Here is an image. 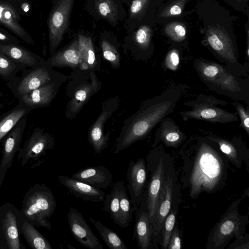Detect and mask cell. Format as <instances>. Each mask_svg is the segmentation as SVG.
Returning <instances> with one entry per match:
<instances>
[{
	"label": "cell",
	"instance_id": "1",
	"mask_svg": "<svg viewBox=\"0 0 249 249\" xmlns=\"http://www.w3.org/2000/svg\"><path fill=\"white\" fill-rule=\"evenodd\" d=\"M178 156L181 182L192 199H197L202 193L211 194L225 187L230 162L217 143L198 130L184 143Z\"/></svg>",
	"mask_w": 249,
	"mask_h": 249
},
{
	"label": "cell",
	"instance_id": "2",
	"mask_svg": "<svg viewBox=\"0 0 249 249\" xmlns=\"http://www.w3.org/2000/svg\"><path fill=\"white\" fill-rule=\"evenodd\" d=\"M188 89L185 84H172L158 95L143 101L138 110L124 121L116 139L114 153L145 139L162 119L174 111Z\"/></svg>",
	"mask_w": 249,
	"mask_h": 249
},
{
	"label": "cell",
	"instance_id": "3",
	"mask_svg": "<svg viewBox=\"0 0 249 249\" xmlns=\"http://www.w3.org/2000/svg\"><path fill=\"white\" fill-rule=\"evenodd\" d=\"M193 66L210 90L249 105V78L237 75L222 64L203 58L195 59Z\"/></svg>",
	"mask_w": 249,
	"mask_h": 249
},
{
	"label": "cell",
	"instance_id": "4",
	"mask_svg": "<svg viewBox=\"0 0 249 249\" xmlns=\"http://www.w3.org/2000/svg\"><path fill=\"white\" fill-rule=\"evenodd\" d=\"M146 169L149 178L140 205L146 209L153 225L160 196L173 158L165 152L164 145L160 143L151 148L146 156Z\"/></svg>",
	"mask_w": 249,
	"mask_h": 249
},
{
	"label": "cell",
	"instance_id": "5",
	"mask_svg": "<svg viewBox=\"0 0 249 249\" xmlns=\"http://www.w3.org/2000/svg\"><path fill=\"white\" fill-rule=\"evenodd\" d=\"M242 198L233 201L211 229L206 241V249H224L232 238L242 237L246 233L249 214L242 215L238 211Z\"/></svg>",
	"mask_w": 249,
	"mask_h": 249
},
{
	"label": "cell",
	"instance_id": "6",
	"mask_svg": "<svg viewBox=\"0 0 249 249\" xmlns=\"http://www.w3.org/2000/svg\"><path fill=\"white\" fill-rule=\"evenodd\" d=\"M189 108L179 112L184 121L194 119L212 123L227 124L237 121V112L228 111L220 106H226L229 103L212 95L200 93L195 99L183 103Z\"/></svg>",
	"mask_w": 249,
	"mask_h": 249
},
{
	"label": "cell",
	"instance_id": "7",
	"mask_svg": "<svg viewBox=\"0 0 249 249\" xmlns=\"http://www.w3.org/2000/svg\"><path fill=\"white\" fill-rule=\"evenodd\" d=\"M180 189V186L172 160L165 178L153 224L154 236L157 243L158 236L166 216L172 208L178 207L181 202Z\"/></svg>",
	"mask_w": 249,
	"mask_h": 249
},
{
	"label": "cell",
	"instance_id": "8",
	"mask_svg": "<svg viewBox=\"0 0 249 249\" xmlns=\"http://www.w3.org/2000/svg\"><path fill=\"white\" fill-rule=\"evenodd\" d=\"M56 203L52 191L43 186L28 196L22 212L36 225L51 230L49 219L55 210Z\"/></svg>",
	"mask_w": 249,
	"mask_h": 249
},
{
	"label": "cell",
	"instance_id": "9",
	"mask_svg": "<svg viewBox=\"0 0 249 249\" xmlns=\"http://www.w3.org/2000/svg\"><path fill=\"white\" fill-rule=\"evenodd\" d=\"M203 135L215 142L220 150L226 156L230 163L241 168L243 162L249 169V149L242 135L232 137L216 134L207 129H198Z\"/></svg>",
	"mask_w": 249,
	"mask_h": 249
},
{
	"label": "cell",
	"instance_id": "10",
	"mask_svg": "<svg viewBox=\"0 0 249 249\" xmlns=\"http://www.w3.org/2000/svg\"><path fill=\"white\" fill-rule=\"evenodd\" d=\"M21 77L16 76L6 83L14 95L18 99L32 91L44 86L55 78L54 72L46 64L22 71Z\"/></svg>",
	"mask_w": 249,
	"mask_h": 249
},
{
	"label": "cell",
	"instance_id": "11",
	"mask_svg": "<svg viewBox=\"0 0 249 249\" xmlns=\"http://www.w3.org/2000/svg\"><path fill=\"white\" fill-rule=\"evenodd\" d=\"M74 0H56L53 4L48 20L51 55L59 46L68 28Z\"/></svg>",
	"mask_w": 249,
	"mask_h": 249
},
{
	"label": "cell",
	"instance_id": "12",
	"mask_svg": "<svg viewBox=\"0 0 249 249\" xmlns=\"http://www.w3.org/2000/svg\"><path fill=\"white\" fill-rule=\"evenodd\" d=\"M148 173L145 160H131L126 173L127 187L135 212L138 209L147 183Z\"/></svg>",
	"mask_w": 249,
	"mask_h": 249
},
{
	"label": "cell",
	"instance_id": "13",
	"mask_svg": "<svg viewBox=\"0 0 249 249\" xmlns=\"http://www.w3.org/2000/svg\"><path fill=\"white\" fill-rule=\"evenodd\" d=\"M54 145L53 136L39 127H36L24 144L20 147L18 159L21 160V165H24L30 160L36 159L44 155Z\"/></svg>",
	"mask_w": 249,
	"mask_h": 249
},
{
	"label": "cell",
	"instance_id": "14",
	"mask_svg": "<svg viewBox=\"0 0 249 249\" xmlns=\"http://www.w3.org/2000/svg\"><path fill=\"white\" fill-rule=\"evenodd\" d=\"M118 104L117 97L106 100L103 104L101 113L89 129L88 140L97 153H101L108 147L109 134L104 135V124L117 109Z\"/></svg>",
	"mask_w": 249,
	"mask_h": 249
},
{
	"label": "cell",
	"instance_id": "15",
	"mask_svg": "<svg viewBox=\"0 0 249 249\" xmlns=\"http://www.w3.org/2000/svg\"><path fill=\"white\" fill-rule=\"evenodd\" d=\"M68 221L71 234L83 246L90 249H103L82 214L72 207L70 208Z\"/></svg>",
	"mask_w": 249,
	"mask_h": 249
},
{
	"label": "cell",
	"instance_id": "16",
	"mask_svg": "<svg viewBox=\"0 0 249 249\" xmlns=\"http://www.w3.org/2000/svg\"><path fill=\"white\" fill-rule=\"evenodd\" d=\"M159 124L151 148L160 143L167 148H177L186 141V134L172 118L167 116Z\"/></svg>",
	"mask_w": 249,
	"mask_h": 249
},
{
	"label": "cell",
	"instance_id": "17",
	"mask_svg": "<svg viewBox=\"0 0 249 249\" xmlns=\"http://www.w3.org/2000/svg\"><path fill=\"white\" fill-rule=\"evenodd\" d=\"M20 14L8 0H0V24L22 41L34 45L31 36L21 26Z\"/></svg>",
	"mask_w": 249,
	"mask_h": 249
},
{
	"label": "cell",
	"instance_id": "18",
	"mask_svg": "<svg viewBox=\"0 0 249 249\" xmlns=\"http://www.w3.org/2000/svg\"><path fill=\"white\" fill-rule=\"evenodd\" d=\"M136 213L134 238H136L139 248L140 249H158L153 225L146 209L140 205Z\"/></svg>",
	"mask_w": 249,
	"mask_h": 249
},
{
	"label": "cell",
	"instance_id": "19",
	"mask_svg": "<svg viewBox=\"0 0 249 249\" xmlns=\"http://www.w3.org/2000/svg\"><path fill=\"white\" fill-rule=\"evenodd\" d=\"M57 179L71 194L85 201L98 202L104 200L105 193L101 189L67 176H58Z\"/></svg>",
	"mask_w": 249,
	"mask_h": 249
},
{
	"label": "cell",
	"instance_id": "20",
	"mask_svg": "<svg viewBox=\"0 0 249 249\" xmlns=\"http://www.w3.org/2000/svg\"><path fill=\"white\" fill-rule=\"evenodd\" d=\"M27 124L26 116L22 118L4 136L2 142L1 167L7 169L10 167L16 153L20 148L23 133Z\"/></svg>",
	"mask_w": 249,
	"mask_h": 249
},
{
	"label": "cell",
	"instance_id": "21",
	"mask_svg": "<svg viewBox=\"0 0 249 249\" xmlns=\"http://www.w3.org/2000/svg\"><path fill=\"white\" fill-rule=\"evenodd\" d=\"M59 86V83L55 78L49 83L18 98V103L33 110L46 107L50 105L56 95Z\"/></svg>",
	"mask_w": 249,
	"mask_h": 249
},
{
	"label": "cell",
	"instance_id": "22",
	"mask_svg": "<svg viewBox=\"0 0 249 249\" xmlns=\"http://www.w3.org/2000/svg\"><path fill=\"white\" fill-rule=\"evenodd\" d=\"M0 53L26 68H34L46 65L43 58L20 44H0Z\"/></svg>",
	"mask_w": 249,
	"mask_h": 249
},
{
	"label": "cell",
	"instance_id": "23",
	"mask_svg": "<svg viewBox=\"0 0 249 249\" xmlns=\"http://www.w3.org/2000/svg\"><path fill=\"white\" fill-rule=\"evenodd\" d=\"M71 177L101 189L107 188L112 181L110 171L102 165L86 167L72 174Z\"/></svg>",
	"mask_w": 249,
	"mask_h": 249
},
{
	"label": "cell",
	"instance_id": "24",
	"mask_svg": "<svg viewBox=\"0 0 249 249\" xmlns=\"http://www.w3.org/2000/svg\"><path fill=\"white\" fill-rule=\"evenodd\" d=\"M90 82L80 86L70 101L66 110L68 119L74 117L92 95L99 89V83L95 74L91 73Z\"/></svg>",
	"mask_w": 249,
	"mask_h": 249
},
{
	"label": "cell",
	"instance_id": "25",
	"mask_svg": "<svg viewBox=\"0 0 249 249\" xmlns=\"http://www.w3.org/2000/svg\"><path fill=\"white\" fill-rule=\"evenodd\" d=\"M45 63L51 69L54 67L75 68L82 66L78 40L73 42L64 50L53 53L49 59L45 61Z\"/></svg>",
	"mask_w": 249,
	"mask_h": 249
},
{
	"label": "cell",
	"instance_id": "26",
	"mask_svg": "<svg viewBox=\"0 0 249 249\" xmlns=\"http://www.w3.org/2000/svg\"><path fill=\"white\" fill-rule=\"evenodd\" d=\"M33 109L24 105L18 104L12 109L0 116V141L1 140L23 117Z\"/></svg>",
	"mask_w": 249,
	"mask_h": 249
},
{
	"label": "cell",
	"instance_id": "27",
	"mask_svg": "<svg viewBox=\"0 0 249 249\" xmlns=\"http://www.w3.org/2000/svg\"><path fill=\"white\" fill-rule=\"evenodd\" d=\"M120 180L114 184L110 193L105 196L103 209L109 213L114 223L123 228V223L120 209L119 198Z\"/></svg>",
	"mask_w": 249,
	"mask_h": 249
},
{
	"label": "cell",
	"instance_id": "28",
	"mask_svg": "<svg viewBox=\"0 0 249 249\" xmlns=\"http://www.w3.org/2000/svg\"><path fill=\"white\" fill-rule=\"evenodd\" d=\"M2 230L9 249H19L20 243L16 217L10 211L7 212L2 222Z\"/></svg>",
	"mask_w": 249,
	"mask_h": 249
},
{
	"label": "cell",
	"instance_id": "29",
	"mask_svg": "<svg viewBox=\"0 0 249 249\" xmlns=\"http://www.w3.org/2000/svg\"><path fill=\"white\" fill-rule=\"evenodd\" d=\"M89 220L96 228L104 242L109 249H127L124 241L115 232L90 216Z\"/></svg>",
	"mask_w": 249,
	"mask_h": 249
},
{
	"label": "cell",
	"instance_id": "30",
	"mask_svg": "<svg viewBox=\"0 0 249 249\" xmlns=\"http://www.w3.org/2000/svg\"><path fill=\"white\" fill-rule=\"evenodd\" d=\"M22 234L29 245L35 249H52L48 241L30 223L25 221Z\"/></svg>",
	"mask_w": 249,
	"mask_h": 249
},
{
	"label": "cell",
	"instance_id": "31",
	"mask_svg": "<svg viewBox=\"0 0 249 249\" xmlns=\"http://www.w3.org/2000/svg\"><path fill=\"white\" fill-rule=\"evenodd\" d=\"M77 40L83 68H93L96 64V56L91 38L79 35Z\"/></svg>",
	"mask_w": 249,
	"mask_h": 249
},
{
	"label": "cell",
	"instance_id": "32",
	"mask_svg": "<svg viewBox=\"0 0 249 249\" xmlns=\"http://www.w3.org/2000/svg\"><path fill=\"white\" fill-rule=\"evenodd\" d=\"M119 198L123 228H125L128 226L132 222L133 213L135 210L128 197L124 182L121 180H120Z\"/></svg>",
	"mask_w": 249,
	"mask_h": 249
},
{
	"label": "cell",
	"instance_id": "33",
	"mask_svg": "<svg viewBox=\"0 0 249 249\" xmlns=\"http://www.w3.org/2000/svg\"><path fill=\"white\" fill-rule=\"evenodd\" d=\"M93 2L99 16L111 23L119 19V5L114 0H93Z\"/></svg>",
	"mask_w": 249,
	"mask_h": 249
},
{
	"label": "cell",
	"instance_id": "34",
	"mask_svg": "<svg viewBox=\"0 0 249 249\" xmlns=\"http://www.w3.org/2000/svg\"><path fill=\"white\" fill-rule=\"evenodd\" d=\"M27 69L0 53V77L6 83L12 81L20 71Z\"/></svg>",
	"mask_w": 249,
	"mask_h": 249
},
{
	"label": "cell",
	"instance_id": "35",
	"mask_svg": "<svg viewBox=\"0 0 249 249\" xmlns=\"http://www.w3.org/2000/svg\"><path fill=\"white\" fill-rule=\"evenodd\" d=\"M178 210V207L172 208L164 221L162 229L159 234H161V236L158 240V243L162 249L167 248L171 235L176 223V217Z\"/></svg>",
	"mask_w": 249,
	"mask_h": 249
},
{
	"label": "cell",
	"instance_id": "36",
	"mask_svg": "<svg viewBox=\"0 0 249 249\" xmlns=\"http://www.w3.org/2000/svg\"><path fill=\"white\" fill-rule=\"evenodd\" d=\"M101 48L104 58L113 67H118L120 64V55L115 47L108 41L103 40L101 42Z\"/></svg>",
	"mask_w": 249,
	"mask_h": 249
},
{
	"label": "cell",
	"instance_id": "37",
	"mask_svg": "<svg viewBox=\"0 0 249 249\" xmlns=\"http://www.w3.org/2000/svg\"><path fill=\"white\" fill-rule=\"evenodd\" d=\"M235 107L240 120L239 127L243 128L246 132L248 136L249 135V106L246 108L241 103L238 101L234 100L231 103Z\"/></svg>",
	"mask_w": 249,
	"mask_h": 249
},
{
	"label": "cell",
	"instance_id": "38",
	"mask_svg": "<svg viewBox=\"0 0 249 249\" xmlns=\"http://www.w3.org/2000/svg\"><path fill=\"white\" fill-rule=\"evenodd\" d=\"M180 64V54L176 49L171 50L167 54L163 62L162 67L165 71L167 70L176 71Z\"/></svg>",
	"mask_w": 249,
	"mask_h": 249
},
{
	"label": "cell",
	"instance_id": "39",
	"mask_svg": "<svg viewBox=\"0 0 249 249\" xmlns=\"http://www.w3.org/2000/svg\"><path fill=\"white\" fill-rule=\"evenodd\" d=\"M167 34L174 40L181 41L186 36V29L184 26L178 23H172L166 28Z\"/></svg>",
	"mask_w": 249,
	"mask_h": 249
},
{
	"label": "cell",
	"instance_id": "40",
	"mask_svg": "<svg viewBox=\"0 0 249 249\" xmlns=\"http://www.w3.org/2000/svg\"><path fill=\"white\" fill-rule=\"evenodd\" d=\"M151 31L146 26H142L139 28L135 34V41L142 49H147L150 43Z\"/></svg>",
	"mask_w": 249,
	"mask_h": 249
},
{
	"label": "cell",
	"instance_id": "41",
	"mask_svg": "<svg viewBox=\"0 0 249 249\" xmlns=\"http://www.w3.org/2000/svg\"><path fill=\"white\" fill-rule=\"evenodd\" d=\"M181 236L180 231L176 223L167 249H180L181 248Z\"/></svg>",
	"mask_w": 249,
	"mask_h": 249
},
{
	"label": "cell",
	"instance_id": "42",
	"mask_svg": "<svg viewBox=\"0 0 249 249\" xmlns=\"http://www.w3.org/2000/svg\"><path fill=\"white\" fill-rule=\"evenodd\" d=\"M0 44L18 45L20 44V41L17 36L9 33L0 24Z\"/></svg>",
	"mask_w": 249,
	"mask_h": 249
},
{
	"label": "cell",
	"instance_id": "43",
	"mask_svg": "<svg viewBox=\"0 0 249 249\" xmlns=\"http://www.w3.org/2000/svg\"><path fill=\"white\" fill-rule=\"evenodd\" d=\"M228 249H249V235L245 234L242 237L235 238L234 241L227 247Z\"/></svg>",
	"mask_w": 249,
	"mask_h": 249
},
{
	"label": "cell",
	"instance_id": "44",
	"mask_svg": "<svg viewBox=\"0 0 249 249\" xmlns=\"http://www.w3.org/2000/svg\"><path fill=\"white\" fill-rule=\"evenodd\" d=\"M148 0H133L130 7V16H134L142 9Z\"/></svg>",
	"mask_w": 249,
	"mask_h": 249
},
{
	"label": "cell",
	"instance_id": "45",
	"mask_svg": "<svg viewBox=\"0 0 249 249\" xmlns=\"http://www.w3.org/2000/svg\"><path fill=\"white\" fill-rule=\"evenodd\" d=\"M182 10L178 5L172 6L169 10V14L171 15H178L181 13Z\"/></svg>",
	"mask_w": 249,
	"mask_h": 249
},
{
	"label": "cell",
	"instance_id": "46",
	"mask_svg": "<svg viewBox=\"0 0 249 249\" xmlns=\"http://www.w3.org/2000/svg\"><path fill=\"white\" fill-rule=\"evenodd\" d=\"M3 93L0 91V99L1 98V97L3 96Z\"/></svg>",
	"mask_w": 249,
	"mask_h": 249
}]
</instances>
